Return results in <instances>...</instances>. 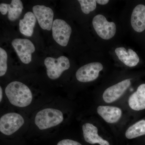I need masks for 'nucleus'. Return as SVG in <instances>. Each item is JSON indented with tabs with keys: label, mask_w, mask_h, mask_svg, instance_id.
<instances>
[{
	"label": "nucleus",
	"mask_w": 145,
	"mask_h": 145,
	"mask_svg": "<svg viewBox=\"0 0 145 145\" xmlns=\"http://www.w3.org/2000/svg\"><path fill=\"white\" fill-rule=\"evenodd\" d=\"M62 112L56 109L48 108L39 112L35 117V124L39 129L45 130L56 126L63 121Z\"/></svg>",
	"instance_id": "f03ea898"
},
{
	"label": "nucleus",
	"mask_w": 145,
	"mask_h": 145,
	"mask_svg": "<svg viewBox=\"0 0 145 145\" xmlns=\"http://www.w3.org/2000/svg\"><path fill=\"white\" fill-rule=\"evenodd\" d=\"M115 52L119 59L129 67L135 66L140 61L137 53L132 49L127 51L125 48L121 47L116 48Z\"/></svg>",
	"instance_id": "2eb2a0df"
},
{
	"label": "nucleus",
	"mask_w": 145,
	"mask_h": 145,
	"mask_svg": "<svg viewBox=\"0 0 145 145\" xmlns=\"http://www.w3.org/2000/svg\"><path fill=\"white\" fill-rule=\"evenodd\" d=\"M103 68L101 63H91L85 65L76 72V77L79 82H88L96 80L99 77V72Z\"/></svg>",
	"instance_id": "6e6552de"
},
{
	"label": "nucleus",
	"mask_w": 145,
	"mask_h": 145,
	"mask_svg": "<svg viewBox=\"0 0 145 145\" xmlns=\"http://www.w3.org/2000/svg\"><path fill=\"white\" fill-rule=\"evenodd\" d=\"M52 29L54 40L61 46H67L72 32L70 25L64 20L56 19L53 21Z\"/></svg>",
	"instance_id": "423d86ee"
},
{
	"label": "nucleus",
	"mask_w": 145,
	"mask_h": 145,
	"mask_svg": "<svg viewBox=\"0 0 145 145\" xmlns=\"http://www.w3.org/2000/svg\"><path fill=\"white\" fill-rule=\"evenodd\" d=\"M92 24L98 35L104 40H109L116 34L115 24L113 22H108L103 15L99 14L95 16Z\"/></svg>",
	"instance_id": "39448f33"
},
{
	"label": "nucleus",
	"mask_w": 145,
	"mask_h": 145,
	"mask_svg": "<svg viewBox=\"0 0 145 145\" xmlns=\"http://www.w3.org/2000/svg\"><path fill=\"white\" fill-rule=\"evenodd\" d=\"M109 1L108 0H97L96 1V3L101 5H105L107 4Z\"/></svg>",
	"instance_id": "4be33fe9"
},
{
	"label": "nucleus",
	"mask_w": 145,
	"mask_h": 145,
	"mask_svg": "<svg viewBox=\"0 0 145 145\" xmlns=\"http://www.w3.org/2000/svg\"><path fill=\"white\" fill-rule=\"evenodd\" d=\"M24 8L23 5L20 0H12L10 4L2 3L0 5V11L3 15L8 12L9 20L14 21L20 16Z\"/></svg>",
	"instance_id": "9b49d317"
},
{
	"label": "nucleus",
	"mask_w": 145,
	"mask_h": 145,
	"mask_svg": "<svg viewBox=\"0 0 145 145\" xmlns=\"http://www.w3.org/2000/svg\"><path fill=\"white\" fill-rule=\"evenodd\" d=\"M48 76L51 80L59 78L63 71L67 70L70 66V62L67 57L61 56L58 59L48 57L44 60Z\"/></svg>",
	"instance_id": "7ed1b4c3"
},
{
	"label": "nucleus",
	"mask_w": 145,
	"mask_h": 145,
	"mask_svg": "<svg viewBox=\"0 0 145 145\" xmlns=\"http://www.w3.org/2000/svg\"><path fill=\"white\" fill-rule=\"evenodd\" d=\"M7 54L5 50L0 48V76L5 75L7 69Z\"/></svg>",
	"instance_id": "aec40b11"
},
{
	"label": "nucleus",
	"mask_w": 145,
	"mask_h": 145,
	"mask_svg": "<svg viewBox=\"0 0 145 145\" xmlns=\"http://www.w3.org/2000/svg\"><path fill=\"white\" fill-rule=\"evenodd\" d=\"M78 1L80 4L82 11L85 14H88L96 8L95 0H79Z\"/></svg>",
	"instance_id": "6ab92c4d"
},
{
	"label": "nucleus",
	"mask_w": 145,
	"mask_h": 145,
	"mask_svg": "<svg viewBox=\"0 0 145 145\" xmlns=\"http://www.w3.org/2000/svg\"><path fill=\"white\" fill-rule=\"evenodd\" d=\"M24 123V119L20 114L10 112L3 115L0 119V131L7 135H12L20 129Z\"/></svg>",
	"instance_id": "20e7f679"
},
{
	"label": "nucleus",
	"mask_w": 145,
	"mask_h": 145,
	"mask_svg": "<svg viewBox=\"0 0 145 145\" xmlns=\"http://www.w3.org/2000/svg\"><path fill=\"white\" fill-rule=\"evenodd\" d=\"M36 22V18L34 13L28 12L25 13L23 19L20 20V31L24 36L31 37L33 35L34 29Z\"/></svg>",
	"instance_id": "f3484780"
},
{
	"label": "nucleus",
	"mask_w": 145,
	"mask_h": 145,
	"mask_svg": "<svg viewBox=\"0 0 145 145\" xmlns=\"http://www.w3.org/2000/svg\"><path fill=\"white\" fill-rule=\"evenodd\" d=\"M145 135V120L137 122L129 127L125 132L127 139H132Z\"/></svg>",
	"instance_id": "a211bd4d"
},
{
	"label": "nucleus",
	"mask_w": 145,
	"mask_h": 145,
	"mask_svg": "<svg viewBox=\"0 0 145 145\" xmlns=\"http://www.w3.org/2000/svg\"><path fill=\"white\" fill-rule=\"evenodd\" d=\"M33 11L40 27L44 30L50 31L54 17L52 9L44 5H36L33 7Z\"/></svg>",
	"instance_id": "1a4fd4ad"
},
{
	"label": "nucleus",
	"mask_w": 145,
	"mask_h": 145,
	"mask_svg": "<svg viewBox=\"0 0 145 145\" xmlns=\"http://www.w3.org/2000/svg\"><path fill=\"white\" fill-rule=\"evenodd\" d=\"M97 112L105 121L109 123H117L122 116L121 110L117 107L100 106Z\"/></svg>",
	"instance_id": "ddd939ff"
},
{
	"label": "nucleus",
	"mask_w": 145,
	"mask_h": 145,
	"mask_svg": "<svg viewBox=\"0 0 145 145\" xmlns=\"http://www.w3.org/2000/svg\"><path fill=\"white\" fill-rule=\"evenodd\" d=\"M130 107L136 111L145 109V84L138 87L137 90L130 96L129 99Z\"/></svg>",
	"instance_id": "dca6fc26"
},
{
	"label": "nucleus",
	"mask_w": 145,
	"mask_h": 145,
	"mask_svg": "<svg viewBox=\"0 0 145 145\" xmlns=\"http://www.w3.org/2000/svg\"><path fill=\"white\" fill-rule=\"evenodd\" d=\"M82 130L83 136L87 142L92 144H99L100 145H110L108 141L99 136L98 128L92 124L86 123L83 125Z\"/></svg>",
	"instance_id": "f8f14e48"
},
{
	"label": "nucleus",
	"mask_w": 145,
	"mask_h": 145,
	"mask_svg": "<svg viewBox=\"0 0 145 145\" xmlns=\"http://www.w3.org/2000/svg\"><path fill=\"white\" fill-rule=\"evenodd\" d=\"M57 145H82L80 143L74 140L65 139L60 141Z\"/></svg>",
	"instance_id": "412c9836"
},
{
	"label": "nucleus",
	"mask_w": 145,
	"mask_h": 145,
	"mask_svg": "<svg viewBox=\"0 0 145 145\" xmlns=\"http://www.w3.org/2000/svg\"><path fill=\"white\" fill-rule=\"evenodd\" d=\"M131 26L135 31L142 32L145 29V5H138L133 9L131 19Z\"/></svg>",
	"instance_id": "4468645a"
},
{
	"label": "nucleus",
	"mask_w": 145,
	"mask_h": 145,
	"mask_svg": "<svg viewBox=\"0 0 145 145\" xmlns=\"http://www.w3.org/2000/svg\"><path fill=\"white\" fill-rule=\"evenodd\" d=\"M7 97L10 103L19 107L28 106L33 99L32 93L28 87L20 82H12L5 88Z\"/></svg>",
	"instance_id": "f257e3e1"
},
{
	"label": "nucleus",
	"mask_w": 145,
	"mask_h": 145,
	"mask_svg": "<svg viewBox=\"0 0 145 145\" xmlns=\"http://www.w3.org/2000/svg\"><path fill=\"white\" fill-rule=\"evenodd\" d=\"M131 84L130 80L126 79L106 89L103 94L104 101L110 103L117 101L129 87Z\"/></svg>",
	"instance_id": "9d476101"
},
{
	"label": "nucleus",
	"mask_w": 145,
	"mask_h": 145,
	"mask_svg": "<svg viewBox=\"0 0 145 145\" xmlns=\"http://www.w3.org/2000/svg\"><path fill=\"white\" fill-rule=\"evenodd\" d=\"M3 99V90L1 87H0V102H1Z\"/></svg>",
	"instance_id": "5701e85b"
},
{
	"label": "nucleus",
	"mask_w": 145,
	"mask_h": 145,
	"mask_svg": "<svg viewBox=\"0 0 145 145\" xmlns=\"http://www.w3.org/2000/svg\"><path fill=\"white\" fill-rule=\"evenodd\" d=\"M11 44L22 62L25 64L31 62L32 54L35 51V46L31 41L17 39L13 40Z\"/></svg>",
	"instance_id": "0eeeda50"
}]
</instances>
